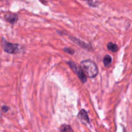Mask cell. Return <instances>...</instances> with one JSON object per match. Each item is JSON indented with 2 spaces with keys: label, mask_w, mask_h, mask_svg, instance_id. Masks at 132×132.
I'll return each mask as SVG.
<instances>
[{
  "label": "cell",
  "mask_w": 132,
  "mask_h": 132,
  "mask_svg": "<svg viewBox=\"0 0 132 132\" xmlns=\"http://www.w3.org/2000/svg\"><path fill=\"white\" fill-rule=\"evenodd\" d=\"M3 46L4 51L10 54H18L21 50V46L19 45L9 43L5 40L3 41Z\"/></svg>",
  "instance_id": "7a4b0ae2"
},
{
  "label": "cell",
  "mask_w": 132,
  "mask_h": 132,
  "mask_svg": "<svg viewBox=\"0 0 132 132\" xmlns=\"http://www.w3.org/2000/svg\"><path fill=\"white\" fill-rule=\"evenodd\" d=\"M67 64L73 70V72L77 74V77H79V79L81 80V81L82 83H85L87 81V76H86V74H85V72H83V70H82L81 67H79L73 61H68L67 62Z\"/></svg>",
  "instance_id": "3957f363"
},
{
  "label": "cell",
  "mask_w": 132,
  "mask_h": 132,
  "mask_svg": "<svg viewBox=\"0 0 132 132\" xmlns=\"http://www.w3.org/2000/svg\"><path fill=\"white\" fill-rule=\"evenodd\" d=\"M80 65L86 76L90 78H94L97 76L99 73L97 65L92 60L86 59V60L82 61L81 62Z\"/></svg>",
  "instance_id": "6da1fadb"
},
{
  "label": "cell",
  "mask_w": 132,
  "mask_h": 132,
  "mask_svg": "<svg viewBox=\"0 0 132 132\" xmlns=\"http://www.w3.org/2000/svg\"><path fill=\"white\" fill-rule=\"evenodd\" d=\"M5 18L9 23L10 24H14L18 21V16L16 14H14V13H8L5 15Z\"/></svg>",
  "instance_id": "5b68a950"
},
{
  "label": "cell",
  "mask_w": 132,
  "mask_h": 132,
  "mask_svg": "<svg viewBox=\"0 0 132 132\" xmlns=\"http://www.w3.org/2000/svg\"><path fill=\"white\" fill-rule=\"evenodd\" d=\"M60 131L62 132L64 131H73V130L70 126L67 125H63L60 127Z\"/></svg>",
  "instance_id": "9c48e42d"
},
{
  "label": "cell",
  "mask_w": 132,
  "mask_h": 132,
  "mask_svg": "<svg viewBox=\"0 0 132 132\" xmlns=\"http://www.w3.org/2000/svg\"><path fill=\"white\" fill-rule=\"evenodd\" d=\"M107 48L110 51H112L113 52H116L119 50V46L116 44L113 43H108L107 45Z\"/></svg>",
  "instance_id": "52a82bcc"
},
{
  "label": "cell",
  "mask_w": 132,
  "mask_h": 132,
  "mask_svg": "<svg viewBox=\"0 0 132 132\" xmlns=\"http://www.w3.org/2000/svg\"><path fill=\"white\" fill-rule=\"evenodd\" d=\"M79 119L84 124H88L90 122V119H89L88 115L87 112L85 110L82 109L79 112L78 116H77Z\"/></svg>",
  "instance_id": "277c9868"
},
{
  "label": "cell",
  "mask_w": 132,
  "mask_h": 132,
  "mask_svg": "<svg viewBox=\"0 0 132 132\" xmlns=\"http://www.w3.org/2000/svg\"><path fill=\"white\" fill-rule=\"evenodd\" d=\"M70 39L72 41H73L74 43H76L77 44H78V45H79L80 46H81V47L83 48L90 49V46H89L88 45H87L86 43L84 42V41H81V40H79L78 39L74 38V37H71Z\"/></svg>",
  "instance_id": "8992f818"
},
{
  "label": "cell",
  "mask_w": 132,
  "mask_h": 132,
  "mask_svg": "<svg viewBox=\"0 0 132 132\" xmlns=\"http://www.w3.org/2000/svg\"><path fill=\"white\" fill-rule=\"evenodd\" d=\"M9 107L6 106H4L2 107V110H3V112H7V111L9 110Z\"/></svg>",
  "instance_id": "7c38bea8"
},
{
  "label": "cell",
  "mask_w": 132,
  "mask_h": 132,
  "mask_svg": "<svg viewBox=\"0 0 132 132\" xmlns=\"http://www.w3.org/2000/svg\"><path fill=\"white\" fill-rule=\"evenodd\" d=\"M112 57L110 55H106L104 57V58H103V63H104V64L106 67H108V66L110 65V64L112 63Z\"/></svg>",
  "instance_id": "ba28073f"
},
{
  "label": "cell",
  "mask_w": 132,
  "mask_h": 132,
  "mask_svg": "<svg viewBox=\"0 0 132 132\" xmlns=\"http://www.w3.org/2000/svg\"><path fill=\"white\" fill-rule=\"evenodd\" d=\"M83 1H86L90 6H93V7H94V6H97V5L95 4V3L94 2V0H83Z\"/></svg>",
  "instance_id": "8fae6325"
},
{
  "label": "cell",
  "mask_w": 132,
  "mask_h": 132,
  "mask_svg": "<svg viewBox=\"0 0 132 132\" xmlns=\"http://www.w3.org/2000/svg\"><path fill=\"white\" fill-rule=\"evenodd\" d=\"M64 51L65 52H67V54H70V55H73V54H74V53H75L74 50L72 48H68V47L64 48Z\"/></svg>",
  "instance_id": "30bf717a"
}]
</instances>
